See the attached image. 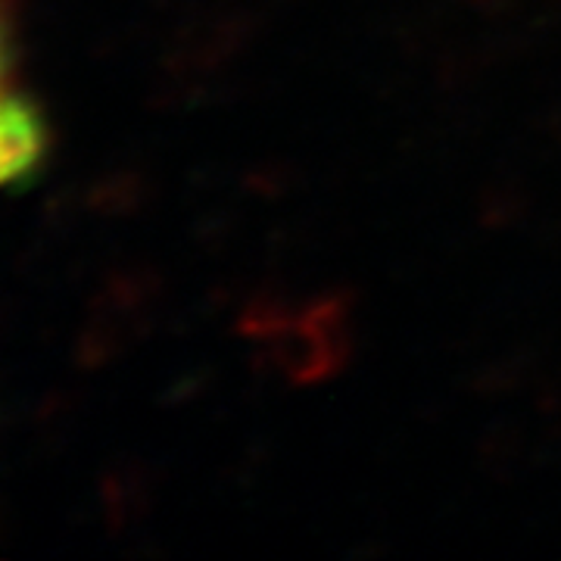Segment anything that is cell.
Returning <instances> with one entry per match:
<instances>
[{
	"label": "cell",
	"mask_w": 561,
	"mask_h": 561,
	"mask_svg": "<svg viewBox=\"0 0 561 561\" xmlns=\"http://www.w3.org/2000/svg\"><path fill=\"white\" fill-rule=\"evenodd\" d=\"M44 153V125L38 110L20 94L0 101V184L25 181Z\"/></svg>",
	"instance_id": "1"
},
{
	"label": "cell",
	"mask_w": 561,
	"mask_h": 561,
	"mask_svg": "<svg viewBox=\"0 0 561 561\" xmlns=\"http://www.w3.org/2000/svg\"><path fill=\"white\" fill-rule=\"evenodd\" d=\"M7 66H10V57H7V28H3V16H0V101L13 94L7 88Z\"/></svg>",
	"instance_id": "2"
}]
</instances>
